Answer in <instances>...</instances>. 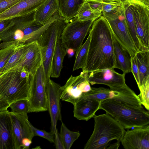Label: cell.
Returning a JSON list of instances; mask_svg holds the SVG:
<instances>
[{"instance_id": "cell-26", "label": "cell", "mask_w": 149, "mask_h": 149, "mask_svg": "<svg viewBox=\"0 0 149 149\" xmlns=\"http://www.w3.org/2000/svg\"><path fill=\"white\" fill-rule=\"evenodd\" d=\"M67 54L66 49L61 45L59 40L53 56L51 77L58 78L60 76L63 67V60Z\"/></svg>"}, {"instance_id": "cell-40", "label": "cell", "mask_w": 149, "mask_h": 149, "mask_svg": "<svg viewBox=\"0 0 149 149\" xmlns=\"http://www.w3.org/2000/svg\"><path fill=\"white\" fill-rule=\"evenodd\" d=\"M11 19H6L0 20V33L3 31L9 25Z\"/></svg>"}, {"instance_id": "cell-48", "label": "cell", "mask_w": 149, "mask_h": 149, "mask_svg": "<svg viewBox=\"0 0 149 149\" xmlns=\"http://www.w3.org/2000/svg\"><path fill=\"white\" fill-rule=\"evenodd\" d=\"M85 1H86V0H85Z\"/></svg>"}, {"instance_id": "cell-4", "label": "cell", "mask_w": 149, "mask_h": 149, "mask_svg": "<svg viewBox=\"0 0 149 149\" xmlns=\"http://www.w3.org/2000/svg\"><path fill=\"white\" fill-rule=\"evenodd\" d=\"M93 118L94 130L84 149H107L111 141H121L126 131L114 119L106 113Z\"/></svg>"}, {"instance_id": "cell-1", "label": "cell", "mask_w": 149, "mask_h": 149, "mask_svg": "<svg viewBox=\"0 0 149 149\" xmlns=\"http://www.w3.org/2000/svg\"><path fill=\"white\" fill-rule=\"evenodd\" d=\"M89 33L90 40L85 66L82 71L88 74L114 68V36L107 19L102 15L94 20Z\"/></svg>"}, {"instance_id": "cell-8", "label": "cell", "mask_w": 149, "mask_h": 149, "mask_svg": "<svg viewBox=\"0 0 149 149\" xmlns=\"http://www.w3.org/2000/svg\"><path fill=\"white\" fill-rule=\"evenodd\" d=\"M103 16L108 21L114 38L132 57H134L138 51L128 30L123 3L115 12Z\"/></svg>"}, {"instance_id": "cell-46", "label": "cell", "mask_w": 149, "mask_h": 149, "mask_svg": "<svg viewBox=\"0 0 149 149\" xmlns=\"http://www.w3.org/2000/svg\"><path fill=\"white\" fill-rule=\"evenodd\" d=\"M116 0V1H121V0Z\"/></svg>"}, {"instance_id": "cell-37", "label": "cell", "mask_w": 149, "mask_h": 149, "mask_svg": "<svg viewBox=\"0 0 149 149\" xmlns=\"http://www.w3.org/2000/svg\"><path fill=\"white\" fill-rule=\"evenodd\" d=\"M131 72L133 75L138 87H139L140 86L139 73L135 56L134 57H131Z\"/></svg>"}, {"instance_id": "cell-28", "label": "cell", "mask_w": 149, "mask_h": 149, "mask_svg": "<svg viewBox=\"0 0 149 149\" xmlns=\"http://www.w3.org/2000/svg\"><path fill=\"white\" fill-rule=\"evenodd\" d=\"M90 40L89 35L84 43L75 52V60L73 71L81 69L83 70L85 67Z\"/></svg>"}, {"instance_id": "cell-14", "label": "cell", "mask_w": 149, "mask_h": 149, "mask_svg": "<svg viewBox=\"0 0 149 149\" xmlns=\"http://www.w3.org/2000/svg\"><path fill=\"white\" fill-rule=\"evenodd\" d=\"M82 97L101 102L107 99H113L132 105L135 104L138 99L137 95L133 90L120 92L103 87H91L90 91L84 93Z\"/></svg>"}, {"instance_id": "cell-22", "label": "cell", "mask_w": 149, "mask_h": 149, "mask_svg": "<svg viewBox=\"0 0 149 149\" xmlns=\"http://www.w3.org/2000/svg\"><path fill=\"white\" fill-rule=\"evenodd\" d=\"M60 16L68 22L75 18L78 11L85 0H57Z\"/></svg>"}, {"instance_id": "cell-34", "label": "cell", "mask_w": 149, "mask_h": 149, "mask_svg": "<svg viewBox=\"0 0 149 149\" xmlns=\"http://www.w3.org/2000/svg\"><path fill=\"white\" fill-rule=\"evenodd\" d=\"M17 45H13L0 49V71L6 64Z\"/></svg>"}, {"instance_id": "cell-12", "label": "cell", "mask_w": 149, "mask_h": 149, "mask_svg": "<svg viewBox=\"0 0 149 149\" xmlns=\"http://www.w3.org/2000/svg\"><path fill=\"white\" fill-rule=\"evenodd\" d=\"M88 74L82 71L78 76L71 75L65 84L61 87V100L74 105L84 93L90 91L91 87L87 79Z\"/></svg>"}, {"instance_id": "cell-6", "label": "cell", "mask_w": 149, "mask_h": 149, "mask_svg": "<svg viewBox=\"0 0 149 149\" xmlns=\"http://www.w3.org/2000/svg\"><path fill=\"white\" fill-rule=\"evenodd\" d=\"M29 78H24L20 71H7L0 75V94L9 106L17 101L28 99Z\"/></svg>"}, {"instance_id": "cell-18", "label": "cell", "mask_w": 149, "mask_h": 149, "mask_svg": "<svg viewBox=\"0 0 149 149\" xmlns=\"http://www.w3.org/2000/svg\"><path fill=\"white\" fill-rule=\"evenodd\" d=\"M101 101L82 97L74 105L73 115L79 120L86 121L93 118L100 109Z\"/></svg>"}, {"instance_id": "cell-44", "label": "cell", "mask_w": 149, "mask_h": 149, "mask_svg": "<svg viewBox=\"0 0 149 149\" xmlns=\"http://www.w3.org/2000/svg\"><path fill=\"white\" fill-rule=\"evenodd\" d=\"M66 49L67 54H68L69 57H72L74 54L75 51L73 49L69 48Z\"/></svg>"}, {"instance_id": "cell-29", "label": "cell", "mask_w": 149, "mask_h": 149, "mask_svg": "<svg viewBox=\"0 0 149 149\" xmlns=\"http://www.w3.org/2000/svg\"><path fill=\"white\" fill-rule=\"evenodd\" d=\"M101 16L93 11L85 1L78 10L76 18L82 21H94Z\"/></svg>"}, {"instance_id": "cell-10", "label": "cell", "mask_w": 149, "mask_h": 149, "mask_svg": "<svg viewBox=\"0 0 149 149\" xmlns=\"http://www.w3.org/2000/svg\"><path fill=\"white\" fill-rule=\"evenodd\" d=\"M129 0L133 11L139 51H149V6L137 0Z\"/></svg>"}, {"instance_id": "cell-39", "label": "cell", "mask_w": 149, "mask_h": 149, "mask_svg": "<svg viewBox=\"0 0 149 149\" xmlns=\"http://www.w3.org/2000/svg\"><path fill=\"white\" fill-rule=\"evenodd\" d=\"M54 142L56 148V149H64L62 141L57 129L54 133Z\"/></svg>"}, {"instance_id": "cell-20", "label": "cell", "mask_w": 149, "mask_h": 149, "mask_svg": "<svg viewBox=\"0 0 149 149\" xmlns=\"http://www.w3.org/2000/svg\"><path fill=\"white\" fill-rule=\"evenodd\" d=\"M0 149H14L10 111H0Z\"/></svg>"}, {"instance_id": "cell-7", "label": "cell", "mask_w": 149, "mask_h": 149, "mask_svg": "<svg viewBox=\"0 0 149 149\" xmlns=\"http://www.w3.org/2000/svg\"><path fill=\"white\" fill-rule=\"evenodd\" d=\"M29 113L47 111L46 86L47 83L43 63L35 73L29 77Z\"/></svg>"}, {"instance_id": "cell-25", "label": "cell", "mask_w": 149, "mask_h": 149, "mask_svg": "<svg viewBox=\"0 0 149 149\" xmlns=\"http://www.w3.org/2000/svg\"><path fill=\"white\" fill-rule=\"evenodd\" d=\"M149 51H140L135 55L139 73V87L149 79Z\"/></svg>"}, {"instance_id": "cell-27", "label": "cell", "mask_w": 149, "mask_h": 149, "mask_svg": "<svg viewBox=\"0 0 149 149\" xmlns=\"http://www.w3.org/2000/svg\"><path fill=\"white\" fill-rule=\"evenodd\" d=\"M59 134L64 149H70L80 136V133L79 131L74 132L70 130L62 122Z\"/></svg>"}, {"instance_id": "cell-15", "label": "cell", "mask_w": 149, "mask_h": 149, "mask_svg": "<svg viewBox=\"0 0 149 149\" xmlns=\"http://www.w3.org/2000/svg\"><path fill=\"white\" fill-rule=\"evenodd\" d=\"M61 86L50 79L46 86V93L48 111L50 115L51 129L54 133L57 129L58 120L62 119L61 111L60 95Z\"/></svg>"}, {"instance_id": "cell-21", "label": "cell", "mask_w": 149, "mask_h": 149, "mask_svg": "<svg viewBox=\"0 0 149 149\" xmlns=\"http://www.w3.org/2000/svg\"><path fill=\"white\" fill-rule=\"evenodd\" d=\"M114 52L115 58L114 68L121 70L125 74L132 72L131 56L114 37Z\"/></svg>"}, {"instance_id": "cell-31", "label": "cell", "mask_w": 149, "mask_h": 149, "mask_svg": "<svg viewBox=\"0 0 149 149\" xmlns=\"http://www.w3.org/2000/svg\"><path fill=\"white\" fill-rule=\"evenodd\" d=\"M29 107V104L28 99L17 101L11 104L9 107L12 112L23 115H27Z\"/></svg>"}, {"instance_id": "cell-41", "label": "cell", "mask_w": 149, "mask_h": 149, "mask_svg": "<svg viewBox=\"0 0 149 149\" xmlns=\"http://www.w3.org/2000/svg\"><path fill=\"white\" fill-rule=\"evenodd\" d=\"M9 107L8 102L0 94V111L7 110Z\"/></svg>"}, {"instance_id": "cell-30", "label": "cell", "mask_w": 149, "mask_h": 149, "mask_svg": "<svg viewBox=\"0 0 149 149\" xmlns=\"http://www.w3.org/2000/svg\"><path fill=\"white\" fill-rule=\"evenodd\" d=\"M24 44L17 46L14 53L11 56L6 64L0 71V75L15 66L18 63L24 52Z\"/></svg>"}, {"instance_id": "cell-5", "label": "cell", "mask_w": 149, "mask_h": 149, "mask_svg": "<svg viewBox=\"0 0 149 149\" xmlns=\"http://www.w3.org/2000/svg\"><path fill=\"white\" fill-rule=\"evenodd\" d=\"M68 22L62 17L56 19L50 24L37 40L41 48L43 65L47 82L51 77L52 59L56 44Z\"/></svg>"}, {"instance_id": "cell-11", "label": "cell", "mask_w": 149, "mask_h": 149, "mask_svg": "<svg viewBox=\"0 0 149 149\" xmlns=\"http://www.w3.org/2000/svg\"><path fill=\"white\" fill-rule=\"evenodd\" d=\"M114 68L96 70L89 73L87 79L92 85L101 84L108 86L111 90L120 92L132 90L126 84L125 73H119Z\"/></svg>"}, {"instance_id": "cell-23", "label": "cell", "mask_w": 149, "mask_h": 149, "mask_svg": "<svg viewBox=\"0 0 149 149\" xmlns=\"http://www.w3.org/2000/svg\"><path fill=\"white\" fill-rule=\"evenodd\" d=\"M58 10L57 0H47L35 10L34 20L44 25Z\"/></svg>"}, {"instance_id": "cell-17", "label": "cell", "mask_w": 149, "mask_h": 149, "mask_svg": "<svg viewBox=\"0 0 149 149\" xmlns=\"http://www.w3.org/2000/svg\"><path fill=\"white\" fill-rule=\"evenodd\" d=\"M126 131L121 142L125 149H149V125Z\"/></svg>"}, {"instance_id": "cell-19", "label": "cell", "mask_w": 149, "mask_h": 149, "mask_svg": "<svg viewBox=\"0 0 149 149\" xmlns=\"http://www.w3.org/2000/svg\"><path fill=\"white\" fill-rule=\"evenodd\" d=\"M47 0H20L0 14V20L11 19L35 11Z\"/></svg>"}, {"instance_id": "cell-35", "label": "cell", "mask_w": 149, "mask_h": 149, "mask_svg": "<svg viewBox=\"0 0 149 149\" xmlns=\"http://www.w3.org/2000/svg\"><path fill=\"white\" fill-rule=\"evenodd\" d=\"M34 136H39L44 138L51 143L54 142V133L51 131L48 132L46 131L38 129L34 127L31 124Z\"/></svg>"}, {"instance_id": "cell-3", "label": "cell", "mask_w": 149, "mask_h": 149, "mask_svg": "<svg viewBox=\"0 0 149 149\" xmlns=\"http://www.w3.org/2000/svg\"><path fill=\"white\" fill-rule=\"evenodd\" d=\"M100 109L106 111L125 129L145 127L149 124V113L141 106L123 103L113 99L101 102Z\"/></svg>"}, {"instance_id": "cell-42", "label": "cell", "mask_w": 149, "mask_h": 149, "mask_svg": "<svg viewBox=\"0 0 149 149\" xmlns=\"http://www.w3.org/2000/svg\"><path fill=\"white\" fill-rule=\"evenodd\" d=\"M32 143V140L28 138L23 139L22 142V149H28Z\"/></svg>"}, {"instance_id": "cell-24", "label": "cell", "mask_w": 149, "mask_h": 149, "mask_svg": "<svg viewBox=\"0 0 149 149\" xmlns=\"http://www.w3.org/2000/svg\"><path fill=\"white\" fill-rule=\"evenodd\" d=\"M124 9L125 16L130 35L138 51L140 45L136 32L133 11L129 0H121Z\"/></svg>"}, {"instance_id": "cell-43", "label": "cell", "mask_w": 149, "mask_h": 149, "mask_svg": "<svg viewBox=\"0 0 149 149\" xmlns=\"http://www.w3.org/2000/svg\"><path fill=\"white\" fill-rule=\"evenodd\" d=\"M120 145V142H116L111 144L107 147V149H117L118 148Z\"/></svg>"}, {"instance_id": "cell-45", "label": "cell", "mask_w": 149, "mask_h": 149, "mask_svg": "<svg viewBox=\"0 0 149 149\" xmlns=\"http://www.w3.org/2000/svg\"><path fill=\"white\" fill-rule=\"evenodd\" d=\"M143 3L146 5L149 6V0H137Z\"/></svg>"}, {"instance_id": "cell-38", "label": "cell", "mask_w": 149, "mask_h": 149, "mask_svg": "<svg viewBox=\"0 0 149 149\" xmlns=\"http://www.w3.org/2000/svg\"><path fill=\"white\" fill-rule=\"evenodd\" d=\"M20 0H0V14L2 13Z\"/></svg>"}, {"instance_id": "cell-36", "label": "cell", "mask_w": 149, "mask_h": 149, "mask_svg": "<svg viewBox=\"0 0 149 149\" xmlns=\"http://www.w3.org/2000/svg\"><path fill=\"white\" fill-rule=\"evenodd\" d=\"M91 9L96 13L102 15L104 0H86Z\"/></svg>"}, {"instance_id": "cell-32", "label": "cell", "mask_w": 149, "mask_h": 149, "mask_svg": "<svg viewBox=\"0 0 149 149\" xmlns=\"http://www.w3.org/2000/svg\"><path fill=\"white\" fill-rule=\"evenodd\" d=\"M140 93L138 96L141 105L149 109V79L139 88Z\"/></svg>"}, {"instance_id": "cell-33", "label": "cell", "mask_w": 149, "mask_h": 149, "mask_svg": "<svg viewBox=\"0 0 149 149\" xmlns=\"http://www.w3.org/2000/svg\"><path fill=\"white\" fill-rule=\"evenodd\" d=\"M122 3V1H118L113 0H104L102 15L104 16L114 13L121 6Z\"/></svg>"}, {"instance_id": "cell-47", "label": "cell", "mask_w": 149, "mask_h": 149, "mask_svg": "<svg viewBox=\"0 0 149 149\" xmlns=\"http://www.w3.org/2000/svg\"><path fill=\"white\" fill-rule=\"evenodd\" d=\"M1 39H0V44L1 43Z\"/></svg>"}, {"instance_id": "cell-16", "label": "cell", "mask_w": 149, "mask_h": 149, "mask_svg": "<svg viewBox=\"0 0 149 149\" xmlns=\"http://www.w3.org/2000/svg\"><path fill=\"white\" fill-rule=\"evenodd\" d=\"M14 149H21L23 139L32 140L34 136L31 124L27 115H20L10 111Z\"/></svg>"}, {"instance_id": "cell-2", "label": "cell", "mask_w": 149, "mask_h": 149, "mask_svg": "<svg viewBox=\"0 0 149 149\" xmlns=\"http://www.w3.org/2000/svg\"><path fill=\"white\" fill-rule=\"evenodd\" d=\"M35 11L11 19L8 26L0 33V39L3 42L0 44V49L36 40L38 35V29L43 25L34 20Z\"/></svg>"}, {"instance_id": "cell-9", "label": "cell", "mask_w": 149, "mask_h": 149, "mask_svg": "<svg viewBox=\"0 0 149 149\" xmlns=\"http://www.w3.org/2000/svg\"><path fill=\"white\" fill-rule=\"evenodd\" d=\"M65 26L59 39L61 45L65 49H73L76 52L83 44L94 21H82L77 18Z\"/></svg>"}, {"instance_id": "cell-13", "label": "cell", "mask_w": 149, "mask_h": 149, "mask_svg": "<svg viewBox=\"0 0 149 149\" xmlns=\"http://www.w3.org/2000/svg\"><path fill=\"white\" fill-rule=\"evenodd\" d=\"M24 48L23 54L17 64L7 71H20L24 68L30 75H32L43 63L41 47L37 40L24 44Z\"/></svg>"}]
</instances>
